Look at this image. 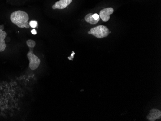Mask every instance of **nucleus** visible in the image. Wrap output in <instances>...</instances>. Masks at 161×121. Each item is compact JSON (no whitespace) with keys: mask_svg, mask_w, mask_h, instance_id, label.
I'll use <instances>...</instances> for the list:
<instances>
[{"mask_svg":"<svg viewBox=\"0 0 161 121\" xmlns=\"http://www.w3.org/2000/svg\"><path fill=\"white\" fill-rule=\"evenodd\" d=\"M7 36V33L3 30L0 29V52H2L6 47V43L5 42V38Z\"/></svg>","mask_w":161,"mask_h":121,"instance_id":"0eeeda50","label":"nucleus"},{"mask_svg":"<svg viewBox=\"0 0 161 121\" xmlns=\"http://www.w3.org/2000/svg\"><path fill=\"white\" fill-rule=\"evenodd\" d=\"M161 118V111L157 109L151 110L149 114L147 116V119L150 121H155Z\"/></svg>","mask_w":161,"mask_h":121,"instance_id":"423d86ee","label":"nucleus"},{"mask_svg":"<svg viewBox=\"0 0 161 121\" xmlns=\"http://www.w3.org/2000/svg\"><path fill=\"white\" fill-rule=\"evenodd\" d=\"M113 12L114 9L112 7L106 8L100 11L99 16L103 21L107 22L110 18V15L113 14Z\"/></svg>","mask_w":161,"mask_h":121,"instance_id":"20e7f679","label":"nucleus"},{"mask_svg":"<svg viewBox=\"0 0 161 121\" xmlns=\"http://www.w3.org/2000/svg\"><path fill=\"white\" fill-rule=\"evenodd\" d=\"M72 2V0H59L53 5L52 8L54 10L63 9L66 8Z\"/></svg>","mask_w":161,"mask_h":121,"instance_id":"39448f33","label":"nucleus"},{"mask_svg":"<svg viewBox=\"0 0 161 121\" xmlns=\"http://www.w3.org/2000/svg\"><path fill=\"white\" fill-rule=\"evenodd\" d=\"M4 29V26L3 25H0V29L3 30Z\"/></svg>","mask_w":161,"mask_h":121,"instance_id":"f8f14e48","label":"nucleus"},{"mask_svg":"<svg viewBox=\"0 0 161 121\" xmlns=\"http://www.w3.org/2000/svg\"><path fill=\"white\" fill-rule=\"evenodd\" d=\"M91 34L97 38H103L109 35L110 31L107 27L103 25H100L93 28L90 30Z\"/></svg>","mask_w":161,"mask_h":121,"instance_id":"7ed1b4c3","label":"nucleus"},{"mask_svg":"<svg viewBox=\"0 0 161 121\" xmlns=\"http://www.w3.org/2000/svg\"><path fill=\"white\" fill-rule=\"evenodd\" d=\"M85 21L87 23H89L91 24H97L99 21L96 20L94 19L93 17V14L89 13L84 18Z\"/></svg>","mask_w":161,"mask_h":121,"instance_id":"6e6552de","label":"nucleus"},{"mask_svg":"<svg viewBox=\"0 0 161 121\" xmlns=\"http://www.w3.org/2000/svg\"><path fill=\"white\" fill-rule=\"evenodd\" d=\"M27 44L30 48V51L27 53V57L30 61V69L31 70H35L39 66L41 61L39 57L33 53V48L36 45V42L32 40L29 39L27 41Z\"/></svg>","mask_w":161,"mask_h":121,"instance_id":"f03ea898","label":"nucleus"},{"mask_svg":"<svg viewBox=\"0 0 161 121\" xmlns=\"http://www.w3.org/2000/svg\"><path fill=\"white\" fill-rule=\"evenodd\" d=\"M10 19L13 23L20 28L28 29L30 27L28 23L29 17L26 12L20 10L13 12L10 16Z\"/></svg>","mask_w":161,"mask_h":121,"instance_id":"f257e3e1","label":"nucleus"},{"mask_svg":"<svg viewBox=\"0 0 161 121\" xmlns=\"http://www.w3.org/2000/svg\"><path fill=\"white\" fill-rule=\"evenodd\" d=\"M93 17L94 19H96V20L100 21V16H99V15L97 14H93Z\"/></svg>","mask_w":161,"mask_h":121,"instance_id":"9d476101","label":"nucleus"},{"mask_svg":"<svg viewBox=\"0 0 161 121\" xmlns=\"http://www.w3.org/2000/svg\"><path fill=\"white\" fill-rule=\"evenodd\" d=\"M29 25H30V27H31L35 28L37 26V22L35 20H32V21H31L30 22Z\"/></svg>","mask_w":161,"mask_h":121,"instance_id":"1a4fd4ad","label":"nucleus"},{"mask_svg":"<svg viewBox=\"0 0 161 121\" xmlns=\"http://www.w3.org/2000/svg\"><path fill=\"white\" fill-rule=\"evenodd\" d=\"M31 32L32 34L33 35H36L37 34V31H36V30L35 29H33Z\"/></svg>","mask_w":161,"mask_h":121,"instance_id":"9b49d317","label":"nucleus"},{"mask_svg":"<svg viewBox=\"0 0 161 121\" xmlns=\"http://www.w3.org/2000/svg\"><path fill=\"white\" fill-rule=\"evenodd\" d=\"M88 34H91V32H90V31H88Z\"/></svg>","mask_w":161,"mask_h":121,"instance_id":"ddd939ff","label":"nucleus"}]
</instances>
